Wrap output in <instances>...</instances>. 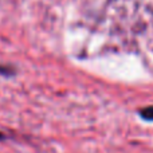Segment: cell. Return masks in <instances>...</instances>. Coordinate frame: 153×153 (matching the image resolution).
Returning <instances> with one entry per match:
<instances>
[{"instance_id":"cell-1","label":"cell","mask_w":153,"mask_h":153,"mask_svg":"<svg viewBox=\"0 0 153 153\" xmlns=\"http://www.w3.org/2000/svg\"><path fill=\"white\" fill-rule=\"evenodd\" d=\"M16 73H18V70H16L15 66L0 63V75L1 76H4V78H12V76L16 75Z\"/></svg>"},{"instance_id":"cell-2","label":"cell","mask_w":153,"mask_h":153,"mask_svg":"<svg viewBox=\"0 0 153 153\" xmlns=\"http://www.w3.org/2000/svg\"><path fill=\"white\" fill-rule=\"evenodd\" d=\"M138 116H140V118L144 120V121L153 122V105L140 109V110H138Z\"/></svg>"},{"instance_id":"cell-3","label":"cell","mask_w":153,"mask_h":153,"mask_svg":"<svg viewBox=\"0 0 153 153\" xmlns=\"http://www.w3.org/2000/svg\"><path fill=\"white\" fill-rule=\"evenodd\" d=\"M3 140H5V134L0 132V141H3Z\"/></svg>"}]
</instances>
